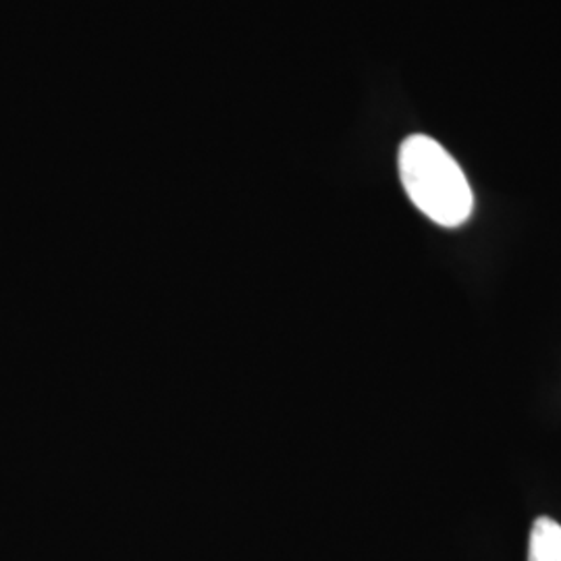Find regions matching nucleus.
I'll list each match as a JSON object with an SVG mask.
<instances>
[{"label":"nucleus","mask_w":561,"mask_h":561,"mask_svg":"<svg viewBox=\"0 0 561 561\" xmlns=\"http://www.w3.org/2000/svg\"><path fill=\"white\" fill-rule=\"evenodd\" d=\"M528 561H561V524L547 516L537 518L530 530Z\"/></svg>","instance_id":"f03ea898"},{"label":"nucleus","mask_w":561,"mask_h":561,"mask_svg":"<svg viewBox=\"0 0 561 561\" xmlns=\"http://www.w3.org/2000/svg\"><path fill=\"white\" fill-rule=\"evenodd\" d=\"M401 185L431 221L454 229L470 219L474 196L460 164L428 136H410L400 148Z\"/></svg>","instance_id":"f257e3e1"}]
</instances>
